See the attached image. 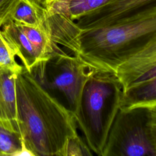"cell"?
I'll use <instances>...</instances> for the list:
<instances>
[{
  "label": "cell",
  "mask_w": 156,
  "mask_h": 156,
  "mask_svg": "<svg viewBox=\"0 0 156 156\" xmlns=\"http://www.w3.org/2000/svg\"><path fill=\"white\" fill-rule=\"evenodd\" d=\"M18 134L34 156H64L77 134L73 115L24 68L15 81Z\"/></svg>",
  "instance_id": "cell-1"
},
{
  "label": "cell",
  "mask_w": 156,
  "mask_h": 156,
  "mask_svg": "<svg viewBox=\"0 0 156 156\" xmlns=\"http://www.w3.org/2000/svg\"><path fill=\"white\" fill-rule=\"evenodd\" d=\"M156 37V4L108 26L81 30L78 54L99 69L117 68Z\"/></svg>",
  "instance_id": "cell-2"
},
{
  "label": "cell",
  "mask_w": 156,
  "mask_h": 156,
  "mask_svg": "<svg viewBox=\"0 0 156 156\" xmlns=\"http://www.w3.org/2000/svg\"><path fill=\"white\" fill-rule=\"evenodd\" d=\"M122 86L112 72L99 69L87 81L75 119L91 151L99 156L120 108Z\"/></svg>",
  "instance_id": "cell-3"
},
{
  "label": "cell",
  "mask_w": 156,
  "mask_h": 156,
  "mask_svg": "<svg viewBox=\"0 0 156 156\" xmlns=\"http://www.w3.org/2000/svg\"><path fill=\"white\" fill-rule=\"evenodd\" d=\"M149 105L119 108L101 156H156L149 125Z\"/></svg>",
  "instance_id": "cell-4"
},
{
  "label": "cell",
  "mask_w": 156,
  "mask_h": 156,
  "mask_svg": "<svg viewBox=\"0 0 156 156\" xmlns=\"http://www.w3.org/2000/svg\"><path fill=\"white\" fill-rule=\"evenodd\" d=\"M52 72L49 79L41 82L44 87L56 90L63 96L65 107L75 118L80 96L87 81L98 68L89 63L79 54L64 51L52 57Z\"/></svg>",
  "instance_id": "cell-5"
},
{
  "label": "cell",
  "mask_w": 156,
  "mask_h": 156,
  "mask_svg": "<svg viewBox=\"0 0 156 156\" xmlns=\"http://www.w3.org/2000/svg\"><path fill=\"white\" fill-rule=\"evenodd\" d=\"M115 74L123 91L156 76V37L145 47L119 66Z\"/></svg>",
  "instance_id": "cell-6"
},
{
  "label": "cell",
  "mask_w": 156,
  "mask_h": 156,
  "mask_svg": "<svg viewBox=\"0 0 156 156\" xmlns=\"http://www.w3.org/2000/svg\"><path fill=\"white\" fill-rule=\"evenodd\" d=\"M156 4V0H116L76 21L81 30L104 27Z\"/></svg>",
  "instance_id": "cell-7"
},
{
  "label": "cell",
  "mask_w": 156,
  "mask_h": 156,
  "mask_svg": "<svg viewBox=\"0 0 156 156\" xmlns=\"http://www.w3.org/2000/svg\"><path fill=\"white\" fill-rule=\"evenodd\" d=\"M1 30L13 54L28 72L32 73L38 68L46 67V63L41 62L35 49L17 24L10 20L1 26Z\"/></svg>",
  "instance_id": "cell-8"
},
{
  "label": "cell",
  "mask_w": 156,
  "mask_h": 156,
  "mask_svg": "<svg viewBox=\"0 0 156 156\" xmlns=\"http://www.w3.org/2000/svg\"><path fill=\"white\" fill-rule=\"evenodd\" d=\"M43 26L55 44L69 52L78 54L77 37L81 29L75 21L45 9Z\"/></svg>",
  "instance_id": "cell-9"
},
{
  "label": "cell",
  "mask_w": 156,
  "mask_h": 156,
  "mask_svg": "<svg viewBox=\"0 0 156 156\" xmlns=\"http://www.w3.org/2000/svg\"><path fill=\"white\" fill-rule=\"evenodd\" d=\"M16 76L7 69L0 68V126L18 134L15 90Z\"/></svg>",
  "instance_id": "cell-10"
},
{
  "label": "cell",
  "mask_w": 156,
  "mask_h": 156,
  "mask_svg": "<svg viewBox=\"0 0 156 156\" xmlns=\"http://www.w3.org/2000/svg\"><path fill=\"white\" fill-rule=\"evenodd\" d=\"M116 0H44L43 6L51 13H58L76 21Z\"/></svg>",
  "instance_id": "cell-11"
},
{
  "label": "cell",
  "mask_w": 156,
  "mask_h": 156,
  "mask_svg": "<svg viewBox=\"0 0 156 156\" xmlns=\"http://www.w3.org/2000/svg\"><path fill=\"white\" fill-rule=\"evenodd\" d=\"M156 103V76L136 83L123 91L120 108L151 105Z\"/></svg>",
  "instance_id": "cell-12"
},
{
  "label": "cell",
  "mask_w": 156,
  "mask_h": 156,
  "mask_svg": "<svg viewBox=\"0 0 156 156\" xmlns=\"http://www.w3.org/2000/svg\"><path fill=\"white\" fill-rule=\"evenodd\" d=\"M45 8L33 0H20L12 13L10 20L18 24L40 27L43 24Z\"/></svg>",
  "instance_id": "cell-13"
},
{
  "label": "cell",
  "mask_w": 156,
  "mask_h": 156,
  "mask_svg": "<svg viewBox=\"0 0 156 156\" xmlns=\"http://www.w3.org/2000/svg\"><path fill=\"white\" fill-rule=\"evenodd\" d=\"M21 147L19 135L0 126V156H18Z\"/></svg>",
  "instance_id": "cell-14"
},
{
  "label": "cell",
  "mask_w": 156,
  "mask_h": 156,
  "mask_svg": "<svg viewBox=\"0 0 156 156\" xmlns=\"http://www.w3.org/2000/svg\"><path fill=\"white\" fill-rule=\"evenodd\" d=\"M15 57L3 37L0 28V68L7 69L16 74L20 73L24 66L16 62Z\"/></svg>",
  "instance_id": "cell-15"
},
{
  "label": "cell",
  "mask_w": 156,
  "mask_h": 156,
  "mask_svg": "<svg viewBox=\"0 0 156 156\" xmlns=\"http://www.w3.org/2000/svg\"><path fill=\"white\" fill-rule=\"evenodd\" d=\"M93 155V152L78 133L71 136L65 149L64 156H90Z\"/></svg>",
  "instance_id": "cell-16"
},
{
  "label": "cell",
  "mask_w": 156,
  "mask_h": 156,
  "mask_svg": "<svg viewBox=\"0 0 156 156\" xmlns=\"http://www.w3.org/2000/svg\"><path fill=\"white\" fill-rule=\"evenodd\" d=\"M20 0H0V28L9 21L10 16Z\"/></svg>",
  "instance_id": "cell-17"
},
{
  "label": "cell",
  "mask_w": 156,
  "mask_h": 156,
  "mask_svg": "<svg viewBox=\"0 0 156 156\" xmlns=\"http://www.w3.org/2000/svg\"><path fill=\"white\" fill-rule=\"evenodd\" d=\"M149 125L151 132L156 150V103L149 105Z\"/></svg>",
  "instance_id": "cell-18"
},
{
  "label": "cell",
  "mask_w": 156,
  "mask_h": 156,
  "mask_svg": "<svg viewBox=\"0 0 156 156\" xmlns=\"http://www.w3.org/2000/svg\"><path fill=\"white\" fill-rule=\"evenodd\" d=\"M33 1H34L35 2H36L37 3H38V4L41 5L42 6H43V4L44 1V0H33Z\"/></svg>",
  "instance_id": "cell-19"
}]
</instances>
